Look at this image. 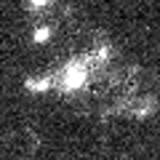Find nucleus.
Here are the masks:
<instances>
[{
    "instance_id": "f257e3e1",
    "label": "nucleus",
    "mask_w": 160,
    "mask_h": 160,
    "mask_svg": "<svg viewBox=\"0 0 160 160\" xmlns=\"http://www.w3.org/2000/svg\"><path fill=\"white\" fill-rule=\"evenodd\" d=\"M86 80H88L86 67H83L80 62H72L67 67V72H64V88H67V91H75V88H80Z\"/></svg>"
},
{
    "instance_id": "f03ea898",
    "label": "nucleus",
    "mask_w": 160,
    "mask_h": 160,
    "mask_svg": "<svg viewBox=\"0 0 160 160\" xmlns=\"http://www.w3.org/2000/svg\"><path fill=\"white\" fill-rule=\"evenodd\" d=\"M27 88L32 93H43V91H48L51 88V80L48 78H38V80H27Z\"/></svg>"
},
{
    "instance_id": "20e7f679",
    "label": "nucleus",
    "mask_w": 160,
    "mask_h": 160,
    "mask_svg": "<svg viewBox=\"0 0 160 160\" xmlns=\"http://www.w3.org/2000/svg\"><path fill=\"white\" fill-rule=\"evenodd\" d=\"M32 3V8H43V6H48V0H29Z\"/></svg>"
},
{
    "instance_id": "7ed1b4c3",
    "label": "nucleus",
    "mask_w": 160,
    "mask_h": 160,
    "mask_svg": "<svg viewBox=\"0 0 160 160\" xmlns=\"http://www.w3.org/2000/svg\"><path fill=\"white\" fill-rule=\"evenodd\" d=\"M48 38H51V29H48V27H40V29H35V35H32V40H35V43H46Z\"/></svg>"
}]
</instances>
